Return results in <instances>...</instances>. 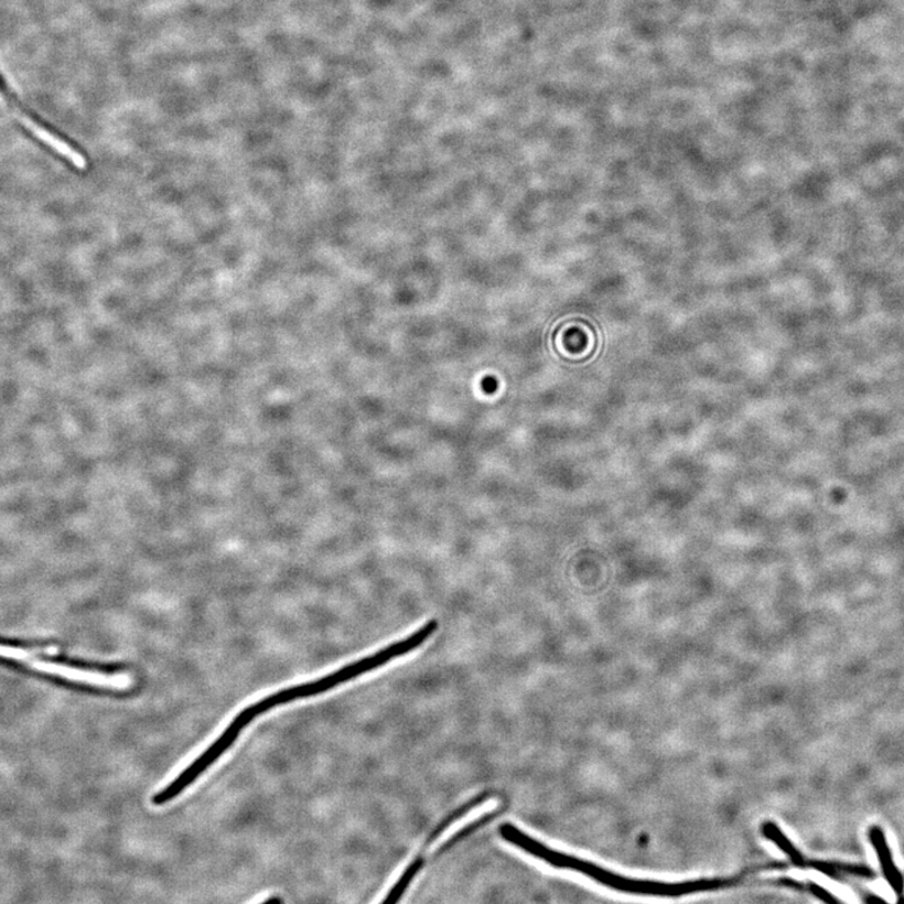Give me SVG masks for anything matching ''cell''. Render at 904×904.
<instances>
[{"label":"cell","instance_id":"obj_1","mask_svg":"<svg viewBox=\"0 0 904 904\" xmlns=\"http://www.w3.org/2000/svg\"><path fill=\"white\" fill-rule=\"evenodd\" d=\"M438 628L439 623L435 620H431L427 625L412 633L411 636L378 650L374 656L362 658L357 663L340 668L336 672L319 678V680L287 687L284 690L269 695L267 698L249 704L248 708L241 710V715L248 722H252L257 718L265 715L269 710L283 707V704L289 702L309 699L312 698V696L327 692L338 685L354 680V678L360 675L374 671L376 668L392 661V659L405 656L411 653V650L419 648Z\"/></svg>","mask_w":904,"mask_h":904},{"label":"cell","instance_id":"obj_2","mask_svg":"<svg viewBox=\"0 0 904 904\" xmlns=\"http://www.w3.org/2000/svg\"><path fill=\"white\" fill-rule=\"evenodd\" d=\"M0 98L9 107L18 120L24 123L39 139L50 144L51 148L61 153L62 157L68 159L72 164L80 170L87 168V159L84 153L74 147L68 140L52 128V126L41 119L26 108L20 99L13 94L12 88H9L2 72H0Z\"/></svg>","mask_w":904,"mask_h":904},{"label":"cell","instance_id":"obj_3","mask_svg":"<svg viewBox=\"0 0 904 904\" xmlns=\"http://www.w3.org/2000/svg\"><path fill=\"white\" fill-rule=\"evenodd\" d=\"M422 867V859H418L415 861L402 874L401 879L396 882L395 887L388 892L387 897L384 900V903H395L399 901L409 887L410 883L415 879V875L419 873Z\"/></svg>","mask_w":904,"mask_h":904},{"label":"cell","instance_id":"obj_4","mask_svg":"<svg viewBox=\"0 0 904 904\" xmlns=\"http://www.w3.org/2000/svg\"><path fill=\"white\" fill-rule=\"evenodd\" d=\"M483 387H484V390H485L487 394H492V392H494V391H495V388H496V381H495V379H494V378H486V379H485V381L483 383Z\"/></svg>","mask_w":904,"mask_h":904}]
</instances>
